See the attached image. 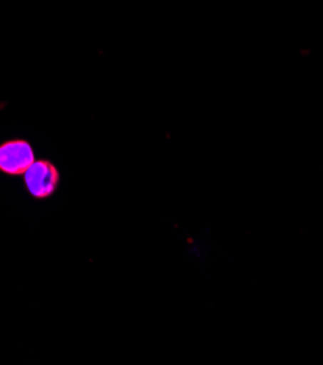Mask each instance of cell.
Segmentation results:
<instances>
[{"mask_svg": "<svg viewBox=\"0 0 323 365\" xmlns=\"http://www.w3.org/2000/svg\"><path fill=\"white\" fill-rule=\"evenodd\" d=\"M26 194L35 201L51 200L60 190L61 172L48 158H37L22 176Z\"/></svg>", "mask_w": 323, "mask_h": 365, "instance_id": "1", "label": "cell"}, {"mask_svg": "<svg viewBox=\"0 0 323 365\" xmlns=\"http://www.w3.org/2000/svg\"><path fill=\"white\" fill-rule=\"evenodd\" d=\"M37 160L35 149L28 138L12 137L0 143V173L8 178H22Z\"/></svg>", "mask_w": 323, "mask_h": 365, "instance_id": "2", "label": "cell"}]
</instances>
